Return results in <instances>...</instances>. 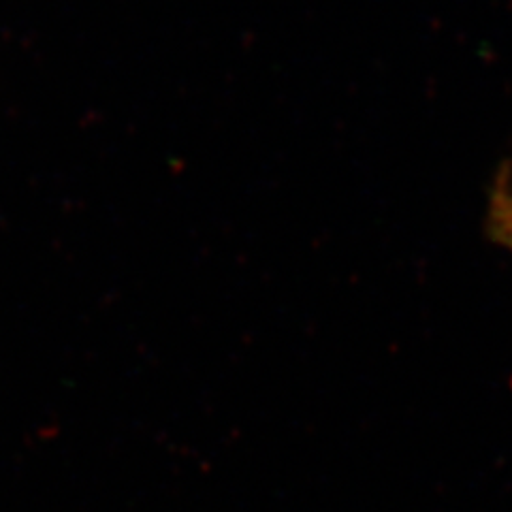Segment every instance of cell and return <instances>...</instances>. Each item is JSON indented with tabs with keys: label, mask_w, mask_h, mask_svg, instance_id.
Returning a JSON list of instances; mask_svg holds the SVG:
<instances>
[{
	"label": "cell",
	"mask_w": 512,
	"mask_h": 512,
	"mask_svg": "<svg viewBox=\"0 0 512 512\" xmlns=\"http://www.w3.org/2000/svg\"><path fill=\"white\" fill-rule=\"evenodd\" d=\"M491 227L495 239L512 250V169L502 175L493 192Z\"/></svg>",
	"instance_id": "obj_1"
}]
</instances>
